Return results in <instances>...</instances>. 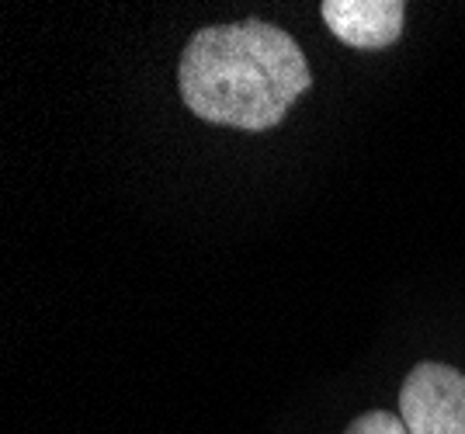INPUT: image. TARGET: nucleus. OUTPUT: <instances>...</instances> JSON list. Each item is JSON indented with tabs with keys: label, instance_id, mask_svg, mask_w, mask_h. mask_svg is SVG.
<instances>
[{
	"label": "nucleus",
	"instance_id": "1",
	"mask_svg": "<svg viewBox=\"0 0 465 434\" xmlns=\"http://www.w3.org/2000/svg\"><path fill=\"white\" fill-rule=\"evenodd\" d=\"M181 98L198 119L232 129H274L310 91L299 42L261 18L194 32L177 66Z\"/></svg>",
	"mask_w": 465,
	"mask_h": 434
},
{
	"label": "nucleus",
	"instance_id": "2",
	"mask_svg": "<svg viewBox=\"0 0 465 434\" xmlns=\"http://www.w3.org/2000/svg\"><path fill=\"white\" fill-rule=\"evenodd\" d=\"M400 417L410 434H465V375L420 361L403 379Z\"/></svg>",
	"mask_w": 465,
	"mask_h": 434
},
{
	"label": "nucleus",
	"instance_id": "3",
	"mask_svg": "<svg viewBox=\"0 0 465 434\" xmlns=\"http://www.w3.org/2000/svg\"><path fill=\"white\" fill-rule=\"evenodd\" d=\"M327 28L354 49H386L403 32V0H327L323 7Z\"/></svg>",
	"mask_w": 465,
	"mask_h": 434
},
{
	"label": "nucleus",
	"instance_id": "4",
	"mask_svg": "<svg viewBox=\"0 0 465 434\" xmlns=\"http://www.w3.org/2000/svg\"><path fill=\"white\" fill-rule=\"evenodd\" d=\"M344 434H410L403 417L389 414V410H369V414L354 417Z\"/></svg>",
	"mask_w": 465,
	"mask_h": 434
}]
</instances>
